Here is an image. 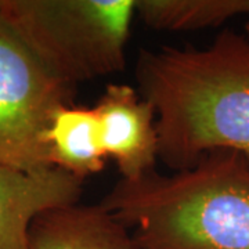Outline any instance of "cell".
Instances as JSON below:
<instances>
[{
	"instance_id": "1",
	"label": "cell",
	"mask_w": 249,
	"mask_h": 249,
	"mask_svg": "<svg viewBox=\"0 0 249 249\" xmlns=\"http://www.w3.org/2000/svg\"><path fill=\"white\" fill-rule=\"evenodd\" d=\"M136 80L155 111L158 158L169 169H188L214 150L249 160V34L226 29L204 49L142 50Z\"/></svg>"
},
{
	"instance_id": "2",
	"label": "cell",
	"mask_w": 249,
	"mask_h": 249,
	"mask_svg": "<svg viewBox=\"0 0 249 249\" xmlns=\"http://www.w3.org/2000/svg\"><path fill=\"white\" fill-rule=\"evenodd\" d=\"M100 205L127 229L136 249H249V160L214 150L194 166L122 178Z\"/></svg>"
},
{
	"instance_id": "3",
	"label": "cell",
	"mask_w": 249,
	"mask_h": 249,
	"mask_svg": "<svg viewBox=\"0 0 249 249\" xmlns=\"http://www.w3.org/2000/svg\"><path fill=\"white\" fill-rule=\"evenodd\" d=\"M0 16L71 86L126 67L134 0H0Z\"/></svg>"
},
{
	"instance_id": "4",
	"label": "cell",
	"mask_w": 249,
	"mask_h": 249,
	"mask_svg": "<svg viewBox=\"0 0 249 249\" xmlns=\"http://www.w3.org/2000/svg\"><path fill=\"white\" fill-rule=\"evenodd\" d=\"M76 88L57 78L0 16V163L53 168L47 132Z\"/></svg>"
},
{
	"instance_id": "5",
	"label": "cell",
	"mask_w": 249,
	"mask_h": 249,
	"mask_svg": "<svg viewBox=\"0 0 249 249\" xmlns=\"http://www.w3.org/2000/svg\"><path fill=\"white\" fill-rule=\"evenodd\" d=\"M101 144L122 178L134 180L155 170L158 160L157 116L139 91L124 83H109L94 106Z\"/></svg>"
},
{
	"instance_id": "6",
	"label": "cell",
	"mask_w": 249,
	"mask_h": 249,
	"mask_svg": "<svg viewBox=\"0 0 249 249\" xmlns=\"http://www.w3.org/2000/svg\"><path fill=\"white\" fill-rule=\"evenodd\" d=\"M83 181L60 168L21 170L0 163V249H29V230L46 211L79 202Z\"/></svg>"
},
{
	"instance_id": "7",
	"label": "cell",
	"mask_w": 249,
	"mask_h": 249,
	"mask_svg": "<svg viewBox=\"0 0 249 249\" xmlns=\"http://www.w3.org/2000/svg\"><path fill=\"white\" fill-rule=\"evenodd\" d=\"M29 249H136L129 229L100 204L46 211L29 230Z\"/></svg>"
},
{
	"instance_id": "8",
	"label": "cell",
	"mask_w": 249,
	"mask_h": 249,
	"mask_svg": "<svg viewBox=\"0 0 249 249\" xmlns=\"http://www.w3.org/2000/svg\"><path fill=\"white\" fill-rule=\"evenodd\" d=\"M50 160L54 168L85 181L106 166L100 124L94 108L75 104L60 108L47 132Z\"/></svg>"
},
{
	"instance_id": "9",
	"label": "cell",
	"mask_w": 249,
	"mask_h": 249,
	"mask_svg": "<svg viewBox=\"0 0 249 249\" xmlns=\"http://www.w3.org/2000/svg\"><path fill=\"white\" fill-rule=\"evenodd\" d=\"M136 17L155 31L184 32L220 27L249 14V0H134Z\"/></svg>"
},
{
	"instance_id": "10",
	"label": "cell",
	"mask_w": 249,
	"mask_h": 249,
	"mask_svg": "<svg viewBox=\"0 0 249 249\" xmlns=\"http://www.w3.org/2000/svg\"><path fill=\"white\" fill-rule=\"evenodd\" d=\"M245 29H247V32L249 34V19H248V22H247V25H245Z\"/></svg>"
}]
</instances>
